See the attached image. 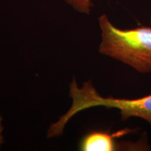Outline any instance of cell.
Wrapping results in <instances>:
<instances>
[{"label":"cell","mask_w":151,"mask_h":151,"mask_svg":"<svg viewBox=\"0 0 151 151\" xmlns=\"http://www.w3.org/2000/svg\"><path fill=\"white\" fill-rule=\"evenodd\" d=\"M101 54L125 64L138 72H151V27L122 29L113 25L106 15L99 18Z\"/></svg>","instance_id":"obj_1"},{"label":"cell","mask_w":151,"mask_h":151,"mask_svg":"<svg viewBox=\"0 0 151 151\" xmlns=\"http://www.w3.org/2000/svg\"><path fill=\"white\" fill-rule=\"evenodd\" d=\"M93 106H104L120 111L122 120L138 118L148 122L151 127V94L137 99H118L102 97L99 94L94 96Z\"/></svg>","instance_id":"obj_2"},{"label":"cell","mask_w":151,"mask_h":151,"mask_svg":"<svg viewBox=\"0 0 151 151\" xmlns=\"http://www.w3.org/2000/svg\"><path fill=\"white\" fill-rule=\"evenodd\" d=\"M129 129L111 134L105 131H91L81 139L79 148L83 151H113L121 148L120 143L116 142V138L129 133Z\"/></svg>","instance_id":"obj_3"},{"label":"cell","mask_w":151,"mask_h":151,"mask_svg":"<svg viewBox=\"0 0 151 151\" xmlns=\"http://www.w3.org/2000/svg\"><path fill=\"white\" fill-rule=\"evenodd\" d=\"M67 4L81 14H90L94 4L92 0H64Z\"/></svg>","instance_id":"obj_4"},{"label":"cell","mask_w":151,"mask_h":151,"mask_svg":"<svg viewBox=\"0 0 151 151\" xmlns=\"http://www.w3.org/2000/svg\"><path fill=\"white\" fill-rule=\"evenodd\" d=\"M150 23H151V17H150Z\"/></svg>","instance_id":"obj_5"},{"label":"cell","mask_w":151,"mask_h":151,"mask_svg":"<svg viewBox=\"0 0 151 151\" xmlns=\"http://www.w3.org/2000/svg\"><path fill=\"white\" fill-rule=\"evenodd\" d=\"M0 126H1V124H0ZM0 128H1V127H0Z\"/></svg>","instance_id":"obj_6"}]
</instances>
